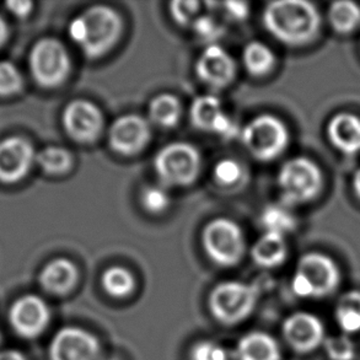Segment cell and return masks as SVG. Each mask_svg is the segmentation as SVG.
<instances>
[{"instance_id": "cell-1", "label": "cell", "mask_w": 360, "mask_h": 360, "mask_svg": "<svg viewBox=\"0 0 360 360\" xmlns=\"http://www.w3.org/2000/svg\"><path fill=\"white\" fill-rule=\"evenodd\" d=\"M263 25L279 42L302 47L316 39L321 30V15L307 0H278L264 8Z\"/></svg>"}, {"instance_id": "cell-2", "label": "cell", "mask_w": 360, "mask_h": 360, "mask_svg": "<svg viewBox=\"0 0 360 360\" xmlns=\"http://www.w3.org/2000/svg\"><path fill=\"white\" fill-rule=\"evenodd\" d=\"M121 15L108 5H94L69 24L68 34L85 57L100 58L117 44L122 34Z\"/></svg>"}, {"instance_id": "cell-3", "label": "cell", "mask_w": 360, "mask_h": 360, "mask_svg": "<svg viewBox=\"0 0 360 360\" xmlns=\"http://www.w3.org/2000/svg\"><path fill=\"white\" fill-rule=\"evenodd\" d=\"M341 272L333 258L325 253H305L299 259L292 276V289L299 297L322 299L336 292Z\"/></svg>"}, {"instance_id": "cell-4", "label": "cell", "mask_w": 360, "mask_h": 360, "mask_svg": "<svg viewBox=\"0 0 360 360\" xmlns=\"http://www.w3.org/2000/svg\"><path fill=\"white\" fill-rule=\"evenodd\" d=\"M325 185L323 174L315 161L297 156L283 164L278 172V187L284 205H305L316 200Z\"/></svg>"}, {"instance_id": "cell-5", "label": "cell", "mask_w": 360, "mask_h": 360, "mask_svg": "<svg viewBox=\"0 0 360 360\" xmlns=\"http://www.w3.org/2000/svg\"><path fill=\"white\" fill-rule=\"evenodd\" d=\"M258 289L255 284L228 281L210 292V310L217 321L234 326L245 321L257 305Z\"/></svg>"}, {"instance_id": "cell-6", "label": "cell", "mask_w": 360, "mask_h": 360, "mask_svg": "<svg viewBox=\"0 0 360 360\" xmlns=\"http://www.w3.org/2000/svg\"><path fill=\"white\" fill-rule=\"evenodd\" d=\"M29 67L36 84L44 89L58 88L67 80L72 68L68 51L53 37L41 39L32 46Z\"/></svg>"}, {"instance_id": "cell-7", "label": "cell", "mask_w": 360, "mask_h": 360, "mask_svg": "<svg viewBox=\"0 0 360 360\" xmlns=\"http://www.w3.org/2000/svg\"><path fill=\"white\" fill-rule=\"evenodd\" d=\"M241 139L255 159L272 161L287 149L289 131L282 120L272 115H261L243 127Z\"/></svg>"}, {"instance_id": "cell-8", "label": "cell", "mask_w": 360, "mask_h": 360, "mask_svg": "<svg viewBox=\"0 0 360 360\" xmlns=\"http://www.w3.org/2000/svg\"><path fill=\"white\" fill-rule=\"evenodd\" d=\"M202 243L208 257L220 267H234L246 250L243 230L226 218H217L205 225Z\"/></svg>"}, {"instance_id": "cell-9", "label": "cell", "mask_w": 360, "mask_h": 360, "mask_svg": "<svg viewBox=\"0 0 360 360\" xmlns=\"http://www.w3.org/2000/svg\"><path fill=\"white\" fill-rule=\"evenodd\" d=\"M154 169L164 185H191L200 174V151L185 141L171 143L156 154Z\"/></svg>"}, {"instance_id": "cell-10", "label": "cell", "mask_w": 360, "mask_h": 360, "mask_svg": "<svg viewBox=\"0 0 360 360\" xmlns=\"http://www.w3.org/2000/svg\"><path fill=\"white\" fill-rule=\"evenodd\" d=\"M51 320L47 302L34 294L16 299L9 310V323L13 331L25 340H34L49 327Z\"/></svg>"}, {"instance_id": "cell-11", "label": "cell", "mask_w": 360, "mask_h": 360, "mask_svg": "<svg viewBox=\"0 0 360 360\" xmlns=\"http://www.w3.org/2000/svg\"><path fill=\"white\" fill-rule=\"evenodd\" d=\"M36 155L32 143L25 136H6L0 141V182L14 185L29 175Z\"/></svg>"}, {"instance_id": "cell-12", "label": "cell", "mask_w": 360, "mask_h": 360, "mask_svg": "<svg viewBox=\"0 0 360 360\" xmlns=\"http://www.w3.org/2000/svg\"><path fill=\"white\" fill-rule=\"evenodd\" d=\"M282 332L288 346L299 354L316 351L326 340L323 323L310 312L299 311L290 315L283 323Z\"/></svg>"}, {"instance_id": "cell-13", "label": "cell", "mask_w": 360, "mask_h": 360, "mask_svg": "<svg viewBox=\"0 0 360 360\" xmlns=\"http://www.w3.org/2000/svg\"><path fill=\"white\" fill-rule=\"evenodd\" d=\"M64 129L73 141L91 143L96 141L103 128L100 108L86 100H74L64 108L62 115Z\"/></svg>"}, {"instance_id": "cell-14", "label": "cell", "mask_w": 360, "mask_h": 360, "mask_svg": "<svg viewBox=\"0 0 360 360\" xmlns=\"http://www.w3.org/2000/svg\"><path fill=\"white\" fill-rule=\"evenodd\" d=\"M100 343L79 327H63L49 345V360H98Z\"/></svg>"}, {"instance_id": "cell-15", "label": "cell", "mask_w": 360, "mask_h": 360, "mask_svg": "<svg viewBox=\"0 0 360 360\" xmlns=\"http://www.w3.org/2000/svg\"><path fill=\"white\" fill-rule=\"evenodd\" d=\"M150 126L146 118L126 115L113 122L108 131V143L122 155H134L150 141Z\"/></svg>"}, {"instance_id": "cell-16", "label": "cell", "mask_w": 360, "mask_h": 360, "mask_svg": "<svg viewBox=\"0 0 360 360\" xmlns=\"http://www.w3.org/2000/svg\"><path fill=\"white\" fill-rule=\"evenodd\" d=\"M192 124L200 131H210L225 138L236 134V126L225 112L223 103L213 95H202L193 100L190 110Z\"/></svg>"}, {"instance_id": "cell-17", "label": "cell", "mask_w": 360, "mask_h": 360, "mask_svg": "<svg viewBox=\"0 0 360 360\" xmlns=\"http://www.w3.org/2000/svg\"><path fill=\"white\" fill-rule=\"evenodd\" d=\"M195 73L200 82L210 88H224L235 78L236 63L223 47L208 44L197 59Z\"/></svg>"}, {"instance_id": "cell-18", "label": "cell", "mask_w": 360, "mask_h": 360, "mask_svg": "<svg viewBox=\"0 0 360 360\" xmlns=\"http://www.w3.org/2000/svg\"><path fill=\"white\" fill-rule=\"evenodd\" d=\"M328 141L345 155L360 153V117L352 112H338L327 123Z\"/></svg>"}, {"instance_id": "cell-19", "label": "cell", "mask_w": 360, "mask_h": 360, "mask_svg": "<svg viewBox=\"0 0 360 360\" xmlns=\"http://www.w3.org/2000/svg\"><path fill=\"white\" fill-rule=\"evenodd\" d=\"M79 279L77 266L68 258H54L39 273V284L53 295H65L73 290Z\"/></svg>"}, {"instance_id": "cell-20", "label": "cell", "mask_w": 360, "mask_h": 360, "mask_svg": "<svg viewBox=\"0 0 360 360\" xmlns=\"http://www.w3.org/2000/svg\"><path fill=\"white\" fill-rule=\"evenodd\" d=\"M239 360H281L282 352L274 337L269 333L253 331L246 333L238 343Z\"/></svg>"}, {"instance_id": "cell-21", "label": "cell", "mask_w": 360, "mask_h": 360, "mask_svg": "<svg viewBox=\"0 0 360 360\" xmlns=\"http://www.w3.org/2000/svg\"><path fill=\"white\" fill-rule=\"evenodd\" d=\"M287 256V241L283 235L264 233L251 248L253 262L262 268L279 267Z\"/></svg>"}, {"instance_id": "cell-22", "label": "cell", "mask_w": 360, "mask_h": 360, "mask_svg": "<svg viewBox=\"0 0 360 360\" xmlns=\"http://www.w3.org/2000/svg\"><path fill=\"white\" fill-rule=\"evenodd\" d=\"M335 319L345 335L360 332V290H348L338 299Z\"/></svg>"}, {"instance_id": "cell-23", "label": "cell", "mask_w": 360, "mask_h": 360, "mask_svg": "<svg viewBox=\"0 0 360 360\" xmlns=\"http://www.w3.org/2000/svg\"><path fill=\"white\" fill-rule=\"evenodd\" d=\"M328 24L340 34H349L360 26V6L348 0H340L330 5Z\"/></svg>"}, {"instance_id": "cell-24", "label": "cell", "mask_w": 360, "mask_h": 360, "mask_svg": "<svg viewBox=\"0 0 360 360\" xmlns=\"http://www.w3.org/2000/svg\"><path fill=\"white\" fill-rule=\"evenodd\" d=\"M243 63L251 75L262 77L274 68L276 56L266 44L253 41L243 49Z\"/></svg>"}, {"instance_id": "cell-25", "label": "cell", "mask_w": 360, "mask_h": 360, "mask_svg": "<svg viewBox=\"0 0 360 360\" xmlns=\"http://www.w3.org/2000/svg\"><path fill=\"white\" fill-rule=\"evenodd\" d=\"M149 117L156 126L171 128L176 126L181 117V103L179 98L170 94H161L153 98L149 106Z\"/></svg>"}, {"instance_id": "cell-26", "label": "cell", "mask_w": 360, "mask_h": 360, "mask_svg": "<svg viewBox=\"0 0 360 360\" xmlns=\"http://www.w3.org/2000/svg\"><path fill=\"white\" fill-rule=\"evenodd\" d=\"M261 224L264 233L285 236V234L297 228V218L284 203L268 205L261 214Z\"/></svg>"}, {"instance_id": "cell-27", "label": "cell", "mask_w": 360, "mask_h": 360, "mask_svg": "<svg viewBox=\"0 0 360 360\" xmlns=\"http://www.w3.org/2000/svg\"><path fill=\"white\" fill-rule=\"evenodd\" d=\"M36 164L49 175H60L72 167L73 156L63 146H46L37 153Z\"/></svg>"}, {"instance_id": "cell-28", "label": "cell", "mask_w": 360, "mask_h": 360, "mask_svg": "<svg viewBox=\"0 0 360 360\" xmlns=\"http://www.w3.org/2000/svg\"><path fill=\"white\" fill-rule=\"evenodd\" d=\"M101 283L105 292L117 299L131 295L136 288V279L133 274L127 268L121 266L108 268L103 272Z\"/></svg>"}, {"instance_id": "cell-29", "label": "cell", "mask_w": 360, "mask_h": 360, "mask_svg": "<svg viewBox=\"0 0 360 360\" xmlns=\"http://www.w3.org/2000/svg\"><path fill=\"white\" fill-rule=\"evenodd\" d=\"M22 88L24 79L19 68L9 60H0V98H11Z\"/></svg>"}, {"instance_id": "cell-30", "label": "cell", "mask_w": 360, "mask_h": 360, "mask_svg": "<svg viewBox=\"0 0 360 360\" xmlns=\"http://www.w3.org/2000/svg\"><path fill=\"white\" fill-rule=\"evenodd\" d=\"M323 348L330 360H354L356 348L354 342L348 335L326 337L323 342Z\"/></svg>"}, {"instance_id": "cell-31", "label": "cell", "mask_w": 360, "mask_h": 360, "mask_svg": "<svg viewBox=\"0 0 360 360\" xmlns=\"http://www.w3.org/2000/svg\"><path fill=\"white\" fill-rule=\"evenodd\" d=\"M141 205L150 213H161L169 208L171 197L162 186H148L141 195Z\"/></svg>"}, {"instance_id": "cell-32", "label": "cell", "mask_w": 360, "mask_h": 360, "mask_svg": "<svg viewBox=\"0 0 360 360\" xmlns=\"http://www.w3.org/2000/svg\"><path fill=\"white\" fill-rule=\"evenodd\" d=\"M200 4L198 1H184L177 0L170 4L171 16L177 24L188 27L195 24V20L200 18Z\"/></svg>"}, {"instance_id": "cell-33", "label": "cell", "mask_w": 360, "mask_h": 360, "mask_svg": "<svg viewBox=\"0 0 360 360\" xmlns=\"http://www.w3.org/2000/svg\"><path fill=\"white\" fill-rule=\"evenodd\" d=\"M195 36L210 44H214L215 39H219L224 32V27L212 15H200L192 25Z\"/></svg>"}, {"instance_id": "cell-34", "label": "cell", "mask_w": 360, "mask_h": 360, "mask_svg": "<svg viewBox=\"0 0 360 360\" xmlns=\"http://www.w3.org/2000/svg\"><path fill=\"white\" fill-rule=\"evenodd\" d=\"M214 177L220 185H235L243 177V166L234 159H223L215 165Z\"/></svg>"}, {"instance_id": "cell-35", "label": "cell", "mask_w": 360, "mask_h": 360, "mask_svg": "<svg viewBox=\"0 0 360 360\" xmlns=\"http://www.w3.org/2000/svg\"><path fill=\"white\" fill-rule=\"evenodd\" d=\"M191 360H228V352L217 342L200 341L192 348Z\"/></svg>"}, {"instance_id": "cell-36", "label": "cell", "mask_w": 360, "mask_h": 360, "mask_svg": "<svg viewBox=\"0 0 360 360\" xmlns=\"http://www.w3.org/2000/svg\"><path fill=\"white\" fill-rule=\"evenodd\" d=\"M5 8L10 14L14 15L15 18L26 19L32 13L34 3L27 1V0H11V1L5 3Z\"/></svg>"}, {"instance_id": "cell-37", "label": "cell", "mask_w": 360, "mask_h": 360, "mask_svg": "<svg viewBox=\"0 0 360 360\" xmlns=\"http://www.w3.org/2000/svg\"><path fill=\"white\" fill-rule=\"evenodd\" d=\"M223 6L230 19L235 20V21H243L250 14V6L248 3H243V1H228V3H224Z\"/></svg>"}, {"instance_id": "cell-38", "label": "cell", "mask_w": 360, "mask_h": 360, "mask_svg": "<svg viewBox=\"0 0 360 360\" xmlns=\"http://www.w3.org/2000/svg\"><path fill=\"white\" fill-rule=\"evenodd\" d=\"M0 360H27L22 352L16 349H1Z\"/></svg>"}, {"instance_id": "cell-39", "label": "cell", "mask_w": 360, "mask_h": 360, "mask_svg": "<svg viewBox=\"0 0 360 360\" xmlns=\"http://www.w3.org/2000/svg\"><path fill=\"white\" fill-rule=\"evenodd\" d=\"M10 30L9 25L5 21L3 15L0 14V49L4 47L8 39H9Z\"/></svg>"}, {"instance_id": "cell-40", "label": "cell", "mask_w": 360, "mask_h": 360, "mask_svg": "<svg viewBox=\"0 0 360 360\" xmlns=\"http://www.w3.org/2000/svg\"><path fill=\"white\" fill-rule=\"evenodd\" d=\"M352 186H353V191L356 198L360 200V169L356 171V174L353 176L352 180Z\"/></svg>"}, {"instance_id": "cell-41", "label": "cell", "mask_w": 360, "mask_h": 360, "mask_svg": "<svg viewBox=\"0 0 360 360\" xmlns=\"http://www.w3.org/2000/svg\"><path fill=\"white\" fill-rule=\"evenodd\" d=\"M1 342H3V336H1V333H0V347H1ZM1 351V349H0Z\"/></svg>"}, {"instance_id": "cell-42", "label": "cell", "mask_w": 360, "mask_h": 360, "mask_svg": "<svg viewBox=\"0 0 360 360\" xmlns=\"http://www.w3.org/2000/svg\"><path fill=\"white\" fill-rule=\"evenodd\" d=\"M108 360H120V359H117V358H111V359H108Z\"/></svg>"}]
</instances>
